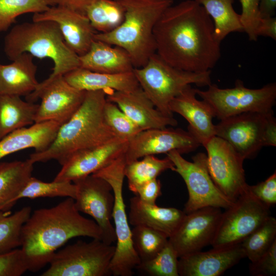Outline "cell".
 Returning <instances> with one entry per match:
<instances>
[{"mask_svg": "<svg viewBox=\"0 0 276 276\" xmlns=\"http://www.w3.org/2000/svg\"><path fill=\"white\" fill-rule=\"evenodd\" d=\"M107 94L103 90L86 91L81 105L61 125L50 146L43 151L31 154L29 159L34 164L56 160L62 165L74 153L118 137L104 119Z\"/></svg>", "mask_w": 276, "mask_h": 276, "instance_id": "obj_3", "label": "cell"}, {"mask_svg": "<svg viewBox=\"0 0 276 276\" xmlns=\"http://www.w3.org/2000/svg\"><path fill=\"white\" fill-rule=\"evenodd\" d=\"M54 6L66 7L85 14L86 9L97 0H50Z\"/></svg>", "mask_w": 276, "mask_h": 276, "instance_id": "obj_46", "label": "cell"}, {"mask_svg": "<svg viewBox=\"0 0 276 276\" xmlns=\"http://www.w3.org/2000/svg\"><path fill=\"white\" fill-rule=\"evenodd\" d=\"M250 273L254 276H272L276 274V241L257 260L251 262Z\"/></svg>", "mask_w": 276, "mask_h": 276, "instance_id": "obj_43", "label": "cell"}, {"mask_svg": "<svg viewBox=\"0 0 276 276\" xmlns=\"http://www.w3.org/2000/svg\"><path fill=\"white\" fill-rule=\"evenodd\" d=\"M209 174L217 188L235 201L248 190L243 167L244 159L226 141L217 136L203 146Z\"/></svg>", "mask_w": 276, "mask_h": 276, "instance_id": "obj_13", "label": "cell"}, {"mask_svg": "<svg viewBox=\"0 0 276 276\" xmlns=\"http://www.w3.org/2000/svg\"><path fill=\"white\" fill-rule=\"evenodd\" d=\"M88 237L102 240V233L91 219L81 215L68 197L50 208L31 213L21 231V245L28 270L36 272L49 264L55 252L70 239Z\"/></svg>", "mask_w": 276, "mask_h": 276, "instance_id": "obj_2", "label": "cell"}, {"mask_svg": "<svg viewBox=\"0 0 276 276\" xmlns=\"http://www.w3.org/2000/svg\"><path fill=\"white\" fill-rule=\"evenodd\" d=\"M201 144L188 130L164 128L142 130L128 141L126 163L143 157L177 151L180 154L196 150Z\"/></svg>", "mask_w": 276, "mask_h": 276, "instance_id": "obj_16", "label": "cell"}, {"mask_svg": "<svg viewBox=\"0 0 276 276\" xmlns=\"http://www.w3.org/2000/svg\"><path fill=\"white\" fill-rule=\"evenodd\" d=\"M128 143V140L117 137L101 145L74 153L61 165L54 180L73 182L96 173L124 153Z\"/></svg>", "mask_w": 276, "mask_h": 276, "instance_id": "obj_18", "label": "cell"}, {"mask_svg": "<svg viewBox=\"0 0 276 276\" xmlns=\"http://www.w3.org/2000/svg\"><path fill=\"white\" fill-rule=\"evenodd\" d=\"M62 125L49 121L34 123L28 127L15 130L0 140V160L13 153L27 148H33L35 152L47 149L55 139Z\"/></svg>", "mask_w": 276, "mask_h": 276, "instance_id": "obj_24", "label": "cell"}, {"mask_svg": "<svg viewBox=\"0 0 276 276\" xmlns=\"http://www.w3.org/2000/svg\"><path fill=\"white\" fill-rule=\"evenodd\" d=\"M4 52L11 61L24 53L53 61V72L46 83L80 67L79 56L65 43L58 25L49 20L17 24L6 35Z\"/></svg>", "mask_w": 276, "mask_h": 276, "instance_id": "obj_4", "label": "cell"}, {"mask_svg": "<svg viewBox=\"0 0 276 276\" xmlns=\"http://www.w3.org/2000/svg\"><path fill=\"white\" fill-rule=\"evenodd\" d=\"M103 117L106 124L118 137L129 141L142 131L115 103L107 99Z\"/></svg>", "mask_w": 276, "mask_h": 276, "instance_id": "obj_39", "label": "cell"}, {"mask_svg": "<svg viewBox=\"0 0 276 276\" xmlns=\"http://www.w3.org/2000/svg\"><path fill=\"white\" fill-rule=\"evenodd\" d=\"M133 194L145 203L156 204L157 198L162 195L160 181L157 178L146 181L139 186Z\"/></svg>", "mask_w": 276, "mask_h": 276, "instance_id": "obj_44", "label": "cell"}, {"mask_svg": "<svg viewBox=\"0 0 276 276\" xmlns=\"http://www.w3.org/2000/svg\"><path fill=\"white\" fill-rule=\"evenodd\" d=\"M73 182L77 188L74 199L77 210L93 218L102 231V241L112 244L116 242V235L111 222L114 205L111 186L105 180L93 174Z\"/></svg>", "mask_w": 276, "mask_h": 276, "instance_id": "obj_14", "label": "cell"}, {"mask_svg": "<svg viewBox=\"0 0 276 276\" xmlns=\"http://www.w3.org/2000/svg\"><path fill=\"white\" fill-rule=\"evenodd\" d=\"M28 270L20 248L0 254V276H20Z\"/></svg>", "mask_w": 276, "mask_h": 276, "instance_id": "obj_41", "label": "cell"}, {"mask_svg": "<svg viewBox=\"0 0 276 276\" xmlns=\"http://www.w3.org/2000/svg\"><path fill=\"white\" fill-rule=\"evenodd\" d=\"M106 99L115 103L141 130L175 126L177 121L154 105L141 87L129 91H110Z\"/></svg>", "mask_w": 276, "mask_h": 276, "instance_id": "obj_20", "label": "cell"}, {"mask_svg": "<svg viewBox=\"0 0 276 276\" xmlns=\"http://www.w3.org/2000/svg\"><path fill=\"white\" fill-rule=\"evenodd\" d=\"M174 165L167 156L159 159L154 155H146L140 160L126 163L124 170L125 177L128 181L129 189L133 193L142 183L157 178L167 170H173Z\"/></svg>", "mask_w": 276, "mask_h": 276, "instance_id": "obj_31", "label": "cell"}, {"mask_svg": "<svg viewBox=\"0 0 276 276\" xmlns=\"http://www.w3.org/2000/svg\"><path fill=\"white\" fill-rule=\"evenodd\" d=\"M276 241V219L269 216L240 244L245 257L254 262Z\"/></svg>", "mask_w": 276, "mask_h": 276, "instance_id": "obj_34", "label": "cell"}, {"mask_svg": "<svg viewBox=\"0 0 276 276\" xmlns=\"http://www.w3.org/2000/svg\"><path fill=\"white\" fill-rule=\"evenodd\" d=\"M201 5L214 23V36L219 43L231 33L244 32L240 14L235 11L234 0H195Z\"/></svg>", "mask_w": 276, "mask_h": 276, "instance_id": "obj_30", "label": "cell"}, {"mask_svg": "<svg viewBox=\"0 0 276 276\" xmlns=\"http://www.w3.org/2000/svg\"><path fill=\"white\" fill-rule=\"evenodd\" d=\"M269 216L270 208L248 190L222 212L211 245L222 248L240 244Z\"/></svg>", "mask_w": 276, "mask_h": 276, "instance_id": "obj_12", "label": "cell"}, {"mask_svg": "<svg viewBox=\"0 0 276 276\" xmlns=\"http://www.w3.org/2000/svg\"><path fill=\"white\" fill-rule=\"evenodd\" d=\"M133 248L141 262L154 257L168 243V238L152 228L136 225L131 229Z\"/></svg>", "mask_w": 276, "mask_h": 276, "instance_id": "obj_36", "label": "cell"}, {"mask_svg": "<svg viewBox=\"0 0 276 276\" xmlns=\"http://www.w3.org/2000/svg\"><path fill=\"white\" fill-rule=\"evenodd\" d=\"M85 14L99 33L113 30L124 18V10L116 0H97L87 8Z\"/></svg>", "mask_w": 276, "mask_h": 276, "instance_id": "obj_32", "label": "cell"}, {"mask_svg": "<svg viewBox=\"0 0 276 276\" xmlns=\"http://www.w3.org/2000/svg\"><path fill=\"white\" fill-rule=\"evenodd\" d=\"M195 88L188 85L169 104L171 111L183 117L189 123L188 131L203 146L215 136V118L211 105L204 100L197 99Z\"/></svg>", "mask_w": 276, "mask_h": 276, "instance_id": "obj_22", "label": "cell"}, {"mask_svg": "<svg viewBox=\"0 0 276 276\" xmlns=\"http://www.w3.org/2000/svg\"><path fill=\"white\" fill-rule=\"evenodd\" d=\"M205 90L195 88L196 95L208 103L220 120L244 112L273 111L276 100V84L269 83L256 89L249 88L237 79L232 88H221L211 84Z\"/></svg>", "mask_w": 276, "mask_h": 276, "instance_id": "obj_10", "label": "cell"}, {"mask_svg": "<svg viewBox=\"0 0 276 276\" xmlns=\"http://www.w3.org/2000/svg\"><path fill=\"white\" fill-rule=\"evenodd\" d=\"M215 136L229 144L244 159L254 158L265 146H276L273 111L244 112L220 120Z\"/></svg>", "mask_w": 276, "mask_h": 276, "instance_id": "obj_8", "label": "cell"}, {"mask_svg": "<svg viewBox=\"0 0 276 276\" xmlns=\"http://www.w3.org/2000/svg\"><path fill=\"white\" fill-rule=\"evenodd\" d=\"M244 258L240 244L194 252L178 258L179 276H218Z\"/></svg>", "mask_w": 276, "mask_h": 276, "instance_id": "obj_21", "label": "cell"}, {"mask_svg": "<svg viewBox=\"0 0 276 276\" xmlns=\"http://www.w3.org/2000/svg\"><path fill=\"white\" fill-rule=\"evenodd\" d=\"M34 57L24 53L9 64H0V95L27 96L37 87Z\"/></svg>", "mask_w": 276, "mask_h": 276, "instance_id": "obj_26", "label": "cell"}, {"mask_svg": "<svg viewBox=\"0 0 276 276\" xmlns=\"http://www.w3.org/2000/svg\"><path fill=\"white\" fill-rule=\"evenodd\" d=\"M221 214V209L208 206L186 214L168 238L178 258L201 250L211 244Z\"/></svg>", "mask_w": 276, "mask_h": 276, "instance_id": "obj_17", "label": "cell"}, {"mask_svg": "<svg viewBox=\"0 0 276 276\" xmlns=\"http://www.w3.org/2000/svg\"><path fill=\"white\" fill-rule=\"evenodd\" d=\"M178 257L168 244L153 258L141 262L136 269L150 276H179Z\"/></svg>", "mask_w": 276, "mask_h": 276, "instance_id": "obj_38", "label": "cell"}, {"mask_svg": "<svg viewBox=\"0 0 276 276\" xmlns=\"http://www.w3.org/2000/svg\"><path fill=\"white\" fill-rule=\"evenodd\" d=\"M38 106L19 96L0 95V140L15 130L34 123Z\"/></svg>", "mask_w": 276, "mask_h": 276, "instance_id": "obj_29", "label": "cell"}, {"mask_svg": "<svg viewBox=\"0 0 276 276\" xmlns=\"http://www.w3.org/2000/svg\"><path fill=\"white\" fill-rule=\"evenodd\" d=\"M80 67L103 73L119 74L134 68L128 53L123 49L94 40L89 50L79 56Z\"/></svg>", "mask_w": 276, "mask_h": 276, "instance_id": "obj_27", "label": "cell"}, {"mask_svg": "<svg viewBox=\"0 0 276 276\" xmlns=\"http://www.w3.org/2000/svg\"><path fill=\"white\" fill-rule=\"evenodd\" d=\"M133 72L138 83L155 107L163 114L173 117L169 108L171 101L189 85L198 86L212 84L211 71L195 73L175 67L156 53L146 63L134 68Z\"/></svg>", "mask_w": 276, "mask_h": 276, "instance_id": "obj_6", "label": "cell"}, {"mask_svg": "<svg viewBox=\"0 0 276 276\" xmlns=\"http://www.w3.org/2000/svg\"><path fill=\"white\" fill-rule=\"evenodd\" d=\"M214 23L195 0L168 7L157 21L153 37L155 53L171 65L184 71H211L221 57Z\"/></svg>", "mask_w": 276, "mask_h": 276, "instance_id": "obj_1", "label": "cell"}, {"mask_svg": "<svg viewBox=\"0 0 276 276\" xmlns=\"http://www.w3.org/2000/svg\"><path fill=\"white\" fill-rule=\"evenodd\" d=\"M124 10L121 25L107 33H96L95 40L123 49L134 68L144 65L155 53L154 26L173 0H116Z\"/></svg>", "mask_w": 276, "mask_h": 276, "instance_id": "obj_5", "label": "cell"}, {"mask_svg": "<svg viewBox=\"0 0 276 276\" xmlns=\"http://www.w3.org/2000/svg\"><path fill=\"white\" fill-rule=\"evenodd\" d=\"M32 213L26 206L11 214L0 212V254L9 252L21 245L22 227Z\"/></svg>", "mask_w": 276, "mask_h": 276, "instance_id": "obj_33", "label": "cell"}, {"mask_svg": "<svg viewBox=\"0 0 276 276\" xmlns=\"http://www.w3.org/2000/svg\"><path fill=\"white\" fill-rule=\"evenodd\" d=\"M51 6L50 0H0V33L7 31L18 16L41 13Z\"/></svg>", "mask_w": 276, "mask_h": 276, "instance_id": "obj_37", "label": "cell"}, {"mask_svg": "<svg viewBox=\"0 0 276 276\" xmlns=\"http://www.w3.org/2000/svg\"><path fill=\"white\" fill-rule=\"evenodd\" d=\"M85 93L71 86L62 76L39 83L37 88L26 96V100L35 102L41 99L34 123L55 121L63 124L79 108Z\"/></svg>", "mask_w": 276, "mask_h": 276, "instance_id": "obj_15", "label": "cell"}, {"mask_svg": "<svg viewBox=\"0 0 276 276\" xmlns=\"http://www.w3.org/2000/svg\"><path fill=\"white\" fill-rule=\"evenodd\" d=\"M116 246L93 239L56 251L41 276H109Z\"/></svg>", "mask_w": 276, "mask_h": 276, "instance_id": "obj_9", "label": "cell"}, {"mask_svg": "<svg viewBox=\"0 0 276 276\" xmlns=\"http://www.w3.org/2000/svg\"><path fill=\"white\" fill-rule=\"evenodd\" d=\"M256 34L260 36L269 37L276 39V18L272 16L261 18L258 26Z\"/></svg>", "mask_w": 276, "mask_h": 276, "instance_id": "obj_45", "label": "cell"}, {"mask_svg": "<svg viewBox=\"0 0 276 276\" xmlns=\"http://www.w3.org/2000/svg\"><path fill=\"white\" fill-rule=\"evenodd\" d=\"M249 192L258 200L270 208L276 203V173L255 185H248Z\"/></svg>", "mask_w": 276, "mask_h": 276, "instance_id": "obj_42", "label": "cell"}, {"mask_svg": "<svg viewBox=\"0 0 276 276\" xmlns=\"http://www.w3.org/2000/svg\"><path fill=\"white\" fill-rule=\"evenodd\" d=\"M77 191L76 185L72 181L53 180L44 182L31 176L27 181L15 200L28 198L66 197L75 198Z\"/></svg>", "mask_w": 276, "mask_h": 276, "instance_id": "obj_35", "label": "cell"}, {"mask_svg": "<svg viewBox=\"0 0 276 276\" xmlns=\"http://www.w3.org/2000/svg\"><path fill=\"white\" fill-rule=\"evenodd\" d=\"M242 12L240 21L245 32L250 41H256V31L261 19L259 12L260 0H240Z\"/></svg>", "mask_w": 276, "mask_h": 276, "instance_id": "obj_40", "label": "cell"}, {"mask_svg": "<svg viewBox=\"0 0 276 276\" xmlns=\"http://www.w3.org/2000/svg\"><path fill=\"white\" fill-rule=\"evenodd\" d=\"M276 8V0H260L259 12L261 18L273 16Z\"/></svg>", "mask_w": 276, "mask_h": 276, "instance_id": "obj_47", "label": "cell"}, {"mask_svg": "<svg viewBox=\"0 0 276 276\" xmlns=\"http://www.w3.org/2000/svg\"><path fill=\"white\" fill-rule=\"evenodd\" d=\"M43 20L52 21L58 25L65 43L79 56L89 50L95 40L96 31L84 13L54 6L44 12L33 14L32 21Z\"/></svg>", "mask_w": 276, "mask_h": 276, "instance_id": "obj_19", "label": "cell"}, {"mask_svg": "<svg viewBox=\"0 0 276 276\" xmlns=\"http://www.w3.org/2000/svg\"><path fill=\"white\" fill-rule=\"evenodd\" d=\"M166 154L174 165L172 171L182 177L187 188L189 197L183 210L186 214L208 206L226 209L234 202L213 181L208 169L206 154L198 153L192 157V162L175 150Z\"/></svg>", "mask_w": 276, "mask_h": 276, "instance_id": "obj_11", "label": "cell"}, {"mask_svg": "<svg viewBox=\"0 0 276 276\" xmlns=\"http://www.w3.org/2000/svg\"><path fill=\"white\" fill-rule=\"evenodd\" d=\"M33 165L29 158L0 163V212L9 211L16 203V197L32 176Z\"/></svg>", "mask_w": 276, "mask_h": 276, "instance_id": "obj_28", "label": "cell"}, {"mask_svg": "<svg viewBox=\"0 0 276 276\" xmlns=\"http://www.w3.org/2000/svg\"><path fill=\"white\" fill-rule=\"evenodd\" d=\"M175 208H164L142 201L135 196L129 200L128 219L132 226L144 225L165 234L168 238L175 232L186 215Z\"/></svg>", "mask_w": 276, "mask_h": 276, "instance_id": "obj_23", "label": "cell"}, {"mask_svg": "<svg viewBox=\"0 0 276 276\" xmlns=\"http://www.w3.org/2000/svg\"><path fill=\"white\" fill-rule=\"evenodd\" d=\"M126 164L124 153L108 165L93 174L105 180L111 186L114 195L112 218L117 244L110 270L111 275L114 276H131L133 270L141 262L133 246L131 229L123 195Z\"/></svg>", "mask_w": 276, "mask_h": 276, "instance_id": "obj_7", "label": "cell"}, {"mask_svg": "<svg viewBox=\"0 0 276 276\" xmlns=\"http://www.w3.org/2000/svg\"><path fill=\"white\" fill-rule=\"evenodd\" d=\"M73 87L83 91L103 90L129 91L140 87L133 72L108 74L91 71L79 67L63 75Z\"/></svg>", "mask_w": 276, "mask_h": 276, "instance_id": "obj_25", "label": "cell"}]
</instances>
